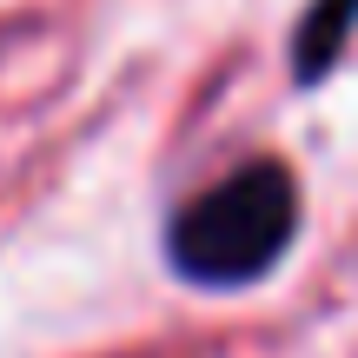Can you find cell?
<instances>
[{
  "label": "cell",
  "instance_id": "1",
  "mask_svg": "<svg viewBox=\"0 0 358 358\" xmlns=\"http://www.w3.org/2000/svg\"><path fill=\"white\" fill-rule=\"evenodd\" d=\"M299 219H306L299 173L285 159L259 153L245 166L219 173L206 192L179 199L166 213L159 252H166V272L192 292H245L285 266Z\"/></svg>",
  "mask_w": 358,
  "mask_h": 358
},
{
  "label": "cell",
  "instance_id": "2",
  "mask_svg": "<svg viewBox=\"0 0 358 358\" xmlns=\"http://www.w3.org/2000/svg\"><path fill=\"white\" fill-rule=\"evenodd\" d=\"M358 34V0H312L306 13H299L292 27V47H285V66H292V87H325L332 80V66L345 60Z\"/></svg>",
  "mask_w": 358,
  "mask_h": 358
}]
</instances>
